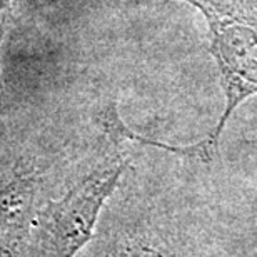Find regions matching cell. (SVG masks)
<instances>
[{
	"label": "cell",
	"mask_w": 257,
	"mask_h": 257,
	"mask_svg": "<svg viewBox=\"0 0 257 257\" xmlns=\"http://www.w3.org/2000/svg\"><path fill=\"white\" fill-rule=\"evenodd\" d=\"M79 257H250L239 237L195 200L134 197L120 186Z\"/></svg>",
	"instance_id": "cell-1"
},
{
	"label": "cell",
	"mask_w": 257,
	"mask_h": 257,
	"mask_svg": "<svg viewBox=\"0 0 257 257\" xmlns=\"http://www.w3.org/2000/svg\"><path fill=\"white\" fill-rule=\"evenodd\" d=\"M10 14H12V0H0V52H2L5 32L9 29Z\"/></svg>",
	"instance_id": "cell-4"
},
{
	"label": "cell",
	"mask_w": 257,
	"mask_h": 257,
	"mask_svg": "<svg viewBox=\"0 0 257 257\" xmlns=\"http://www.w3.org/2000/svg\"><path fill=\"white\" fill-rule=\"evenodd\" d=\"M42 4H55V2H60V0H39Z\"/></svg>",
	"instance_id": "cell-5"
},
{
	"label": "cell",
	"mask_w": 257,
	"mask_h": 257,
	"mask_svg": "<svg viewBox=\"0 0 257 257\" xmlns=\"http://www.w3.org/2000/svg\"><path fill=\"white\" fill-rule=\"evenodd\" d=\"M125 162L94 169L40 210L30 229V257H79L95 234L107 202L120 186Z\"/></svg>",
	"instance_id": "cell-3"
},
{
	"label": "cell",
	"mask_w": 257,
	"mask_h": 257,
	"mask_svg": "<svg viewBox=\"0 0 257 257\" xmlns=\"http://www.w3.org/2000/svg\"><path fill=\"white\" fill-rule=\"evenodd\" d=\"M199 9L207 20L210 54L220 74L225 104L224 112L207 139L192 146L174 149L151 139L132 136L149 146L162 147L179 156L210 162L217 156L222 131L239 104L257 94V14L230 0H184Z\"/></svg>",
	"instance_id": "cell-2"
}]
</instances>
